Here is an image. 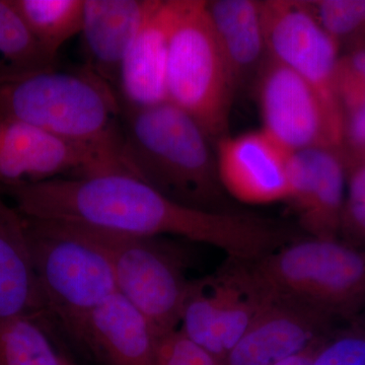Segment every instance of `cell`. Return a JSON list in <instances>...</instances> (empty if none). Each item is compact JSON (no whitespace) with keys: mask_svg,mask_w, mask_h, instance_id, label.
<instances>
[{"mask_svg":"<svg viewBox=\"0 0 365 365\" xmlns=\"http://www.w3.org/2000/svg\"><path fill=\"white\" fill-rule=\"evenodd\" d=\"M2 190L31 220L133 237L175 235L222 250L235 260H256L272 242V230L264 217L188 207L125 172L57 178Z\"/></svg>","mask_w":365,"mask_h":365,"instance_id":"6da1fadb","label":"cell"},{"mask_svg":"<svg viewBox=\"0 0 365 365\" xmlns=\"http://www.w3.org/2000/svg\"><path fill=\"white\" fill-rule=\"evenodd\" d=\"M121 153L125 170L188 207L228 211L215 143L190 115L170 102L124 111Z\"/></svg>","mask_w":365,"mask_h":365,"instance_id":"7a4b0ae2","label":"cell"},{"mask_svg":"<svg viewBox=\"0 0 365 365\" xmlns=\"http://www.w3.org/2000/svg\"><path fill=\"white\" fill-rule=\"evenodd\" d=\"M116 91L86 66L57 64L0 76V119L74 143L121 148Z\"/></svg>","mask_w":365,"mask_h":365,"instance_id":"3957f363","label":"cell"},{"mask_svg":"<svg viewBox=\"0 0 365 365\" xmlns=\"http://www.w3.org/2000/svg\"><path fill=\"white\" fill-rule=\"evenodd\" d=\"M271 294L304 302L335 318L365 304V249L338 239H294L248 262Z\"/></svg>","mask_w":365,"mask_h":365,"instance_id":"277c9868","label":"cell"},{"mask_svg":"<svg viewBox=\"0 0 365 365\" xmlns=\"http://www.w3.org/2000/svg\"><path fill=\"white\" fill-rule=\"evenodd\" d=\"M25 220L46 314L58 319L61 327L117 294L109 259L83 227L52 220Z\"/></svg>","mask_w":365,"mask_h":365,"instance_id":"5b68a950","label":"cell"},{"mask_svg":"<svg viewBox=\"0 0 365 365\" xmlns=\"http://www.w3.org/2000/svg\"><path fill=\"white\" fill-rule=\"evenodd\" d=\"M206 1L186 0L170 36L168 102L190 115L213 143L227 135L237 88L211 28Z\"/></svg>","mask_w":365,"mask_h":365,"instance_id":"8992f818","label":"cell"},{"mask_svg":"<svg viewBox=\"0 0 365 365\" xmlns=\"http://www.w3.org/2000/svg\"><path fill=\"white\" fill-rule=\"evenodd\" d=\"M78 227L109 259L118 294L150 322L160 338L177 331L191 282L185 273L186 256L181 247L162 237H133Z\"/></svg>","mask_w":365,"mask_h":365,"instance_id":"52a82bcc","label":"cell"},{"mask_svg":"<svg viewBox=\"0 0 365 365\" xmlns=\"http://www.w3.org/2000/svg\"><path fill=\"white\" fill-rule=\"evenodd\" d=\"M269 58L292 69L318 93L343 148L345 113L338 93L339 47L317 20L307 1H262Z\"/></svg>","mask_w":365,"mask_h":365,"instance_id":"ba28073f","label":"cell"},{"mask_svg":"<svg viewBox=\"0 0 365 365\" xmlns=\"http://www.w3.org/2000/svg\"><path fill=\"white\" fill-rule=\"evenodd\" d=\"M109 172H126L120 148L67 140L0 119V189Z\"/></svg>","mask_w":365,"mask_h":365,"instance_id":"9c48e42d","label":"cell"},{"mask_svg":"<svg viewBox=\"0 0 365 365\" xmlns=\"http://www.w3.org/2000/svg\"><path fill=\"white\" fill-rule=\"evenodd\" d=\"M256 81L262 130L283 150H342L321 98L299 74L268 58Z\"/></svg>","mask_w":365,"mask_h":365,"instance_id":"30bf717a","label":"cell"},{"mask_svg":"<svg viewBox=\"0 0 365 365\" xmlns=\"http://www.w3.org/2000/svg\"><path fill=\"white\" fill-rule=\"evenodd\" d=\"M333 319L304 302L272 294L223 365L280 364L327 337Z\"/></svg>","mask_w":365,"mask_h":365,"instance_id":"8fae6325","label":"cell"},{"mask_svg":"<svg viewBox=\"0 0 365 365\" xmlns=\"http://www.w3.org/2000/svg\"><path fill=\"white\" fill-rule=\"evenodd\" d=\"M347 165L337 148H307L288 158V200L309 237L338 239L344 210Z\"/></svg>","mask_w":365,"mask_h":365,"instance_id":"7c38bea8","label":"cell"},{"mask_svg":"<svg viewBox=\"0 0 365 365\" xmlns=\"http://www.w3.org/2000/svg\"><path fill=\"white\" fill-rule=\"evenodd\" d=\"M62 328L102 365H158L162 338L118 292Z\"/></svg>","mask_w":365,"mask_h":365,"instance_id":"4fadbf2b","label":"cell"},{"mask_svg":"<svg viewBox=\"0 0 365 365\" xmlns=\"http://www.w3.org/2000/svg\"><path fill=\"white\" fill-rule=\"evenodd\" d=\"M215 145L225 193L254 205L288 200L290 153L262 129L222 137Z\"/></svg>","mask_w":365,"mask_h":365,"instance_id":"5bb4252c","label":"cell"},{"mask_svg":"<svg viewBox=\"0 0 365 365\" xmlns=\"http://www.w3.org/2000/svg\"><path fill=\"white\" fill-rule=\"evenodd\" d=\"M186 0H160L125 57L117 83L124 111L168 102L167 67L170 36Z\"/></svg>","mask_w":365,"mask_h":365,"instance_id":"9a60e30c","label":"cell"},{"mask_svg":"<svg viewBox=\"0 0 365 365\" xmlns=\"http://www.w3.org/2000/svg\"><path fill=\"white\" fill-rule=\"evenodd\" d=\"M160 0H83L85 63L116 91L120 71L139 31ZM117 93V91H116Z\"/></svg>","mask_w":365,"mask_h":365,"instance_id":"2e32d148","label":"cell"},{"mask_svg":"<svg viewBox=\"0 0 365 365\" xmlns=\"http://www.w3.org/2000/svg\"><path fill=\"white\" fill-rule=\"evenodd\" d=\"M206 13L235 88L257 78L269 58L262 1L211 0Z\"/></svg>","mask_w":365,"mask_h":365,"instance_id":"e0dca14e","label":"cell"},{"mask_svg":"<svg viewBox=\"0 0 365 365\" xmlns=\"http://www.w3.org/2000/svg\"><path fill=\"white\" fill-rule=\"evenodd\" d=\"M45 314L25 217L0 197V322Z\"/></svg>","mask_w":365,"mask_h":365,"instance_id":"ac0fdd59","label":"cell"},{"mask_svg":"<svg viewBox=\"0 0 365 365\" xmlns=\"http://www.w3.org/2000/svg\"><path fill=\"white\" fill-rule=\"evenodd\" d=\"M46 56L56 62L67 41L79 35L83 0H9Z\"/></svg>","mask_w":365,"mask_h":365,"instance_id":"d6986e66","label":"cell"},{"mask_svg":"<svg viewBox=\"0 0 365 365\" xmlns=\"http://www.w3.org/2000/svg\"><path fill=\"white\" fill-rule=\"evenodd\" d=\"M39 321L16 317L0 322V365H66Z\"/></svg>","mask_w":365,"mask_h":365,"instance_id":"ffe728a7","label":"cell"},{"mask_svg":"<svg viewBox=\"0 0 365 365\" xmlns=\"http://www.w3.org/2000/svg\"><path fill=\"white\" fill-rule=\"evenodd\" d=\"M9 0H0V76L52 66Z\"/></svg>","mask_w":365,"mask_h":365,"instance_id":"44dd1931","label":"cell"},{"mask_svg":"<svg viewBox=\"0 0 365 365\" xmlns=\"http://www.w3.org/2000/svg\"><path fill=\"white\" fill-rule=\"evenodd\" d=\"M317 20L339 47L341 54L365 50V0H313Z\"/></svg>","mask_w":365,"mask_h":365,"instance_id":"7402d4cb","label":"cell"},{"mask_svg":"<svg viewBox=\"0 0 365 365\" xmlns=\"http://www.w3.org/2000/svg\"><path fill=\"white\" fill-rule=\"evenodd\" d=\"M347 184L341 232L365 249V162L346 163Z\"/></svg>","mask_w":365,"mask_h":365,"instance_id":"603a6c76","label":"cell"},{"mask_svg":"<svg viewBox=\"0 0 365 365\" xmlns=\"http://www.w3.org/2000/svg\"><path fill=\"white\" fill-rule=\"evenodd\" d=\"M312 365H365V329L355 326L329 334Z\"/></svg>","mask_w":365,"mask_h":365,"instance_id":"cb8c5ba5","label":"cell"},{"mask_svg":"<svg viewBox=\"0 0 365 365\" xmlns=\"http://www.w3.org/2000/svg\"><path fill=\"white\" fill-rule=\"evenodd\" d=\"M337 86L345 115L365 107V50L341 55Z\"/></svg>","mask_w":365,"mask_h":365,"instance_id":"d4e9b609","label":"cell"},{"mask_svg":"<svg viewBox=\"0 0 365 365\" xmlns=\"http://www.w3.org/2000/svg\"><path fill=\"white\" fill-rule=\"evenodd\" d=\"M158 365L222 364L177 330L160 339L158 346Z\"/></svg>","mask_w":365,"mask_h":365,"instance_id":"484cf974","label":"cell"},{"mask_svg":"<svg viewBox=\"0 0 365 365\" xmlns=\"http://www.w3.org/2000/svg\"><path fill=\"white\" fill-rule=\"evenodd\" d=\"M342 153L346 163L365 162V107L345 115Z\"/></svg>","mask_w":365,"mask_h":365,"instance_id":"4316f807","label":"cell"},{"mask_svg":"<svg viewBox=\"0 0 365 365\" xmlns=\"http://www.w3.org/2000/svg\"><path fill=\"white\" fill-rule=\"evenodd\" d=\"M326 338V337H325ZM324 338V339H325ZM324 339L319 340L316 344L311 346L309 349L306 351L300 353L299 355H295L294 357H290L284 361L280 362V364L275 365H312L313 364V360L314 355H316L317 350H318L319 346L323 342Z\"/></svg>","mask_w":365,"mask_h":365,"instance_id":"83f0119b","label":"cell"},{"mask_svg":"<svg viewBox=\"0 0 365 365\" xmlns=\"http://www.w3.org/2000/svg\"><path fill=\"white\" fill-rule=\"evenodd\" d=\"M66 365H72V364H71V362L67 361Z\"/></svg>","mask_w":365,"mask_h":365,"instance_id":"f1b7e54d","label":"cell"}]
</instances>
